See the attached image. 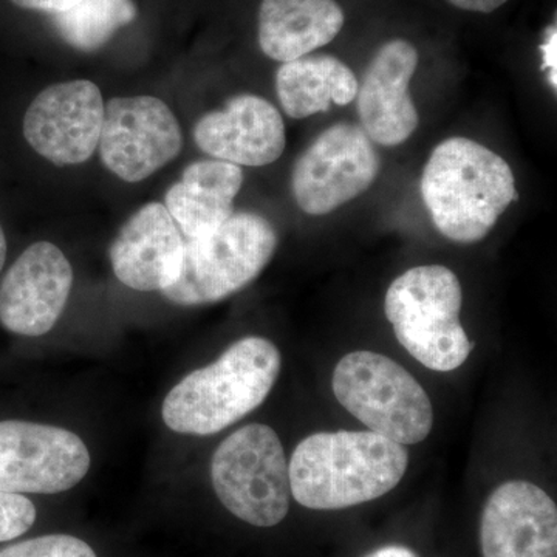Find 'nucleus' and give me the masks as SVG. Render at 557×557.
<instances>
[{"mask_svg": "<svg viewBox=\"0 0 557 557\" xmlns=\"http://www.w3.org/2000/svg\"><path fill=\"white\" fill-rule=\"evenodd\" d=\"M406 446L372 431L318 432L296 446L288 465L292 496L333 511L386 496L405 478Z\"/></svg>", "mask_w": 557, "mask_h": 557, "instance_id": "nucleus-1", "label": "nucleus"}, {"mask_svg": "<svg viewBox=\"0 0 557 557\" xmlns=\"http://www.w3.org/2000/svg\"><path fill=\"white\" fill-rule=\"evenodd\" d=\"M421 196L443 236L475 244L519 194L507 161L480 143L454 137L440 143L428 160Z\"/></svg>", "mask_w": 557, "mask_h": 557, "instance_id": "nucleus-2", "label": "nucleus"}, {"mask_svg": "<svg viewBox=\"0 0 557 557\" xmlns=\"http://www.w3.org/2000/svg\"><path fill=\"white\" fill-rule=\"evenodd\" d=\"M281 366V351L271 341H237L222 357L172 387L161 409L164 424L178 434H218L265 401Z\"/></svg>", "mask_w": 557, "mask_h": 557, "instance_id": "nucleus-3", "label": "nucleus"}, {"mask_svg": "<svg viewBox=\"0 0 557 557\" xmlns=\"http://www.w3.org/2000/svg\"><path fill=\"white\" fill-rule=\"evenodd\" d=\"M463 292L457 274L442 265L408 270L392 282L384 310L403 347L424 368L453 372L474 343L461 327Z\"/></svg>", "mask_w": 557, "mask_h": 557, "instance_id": "nucleus-4", "label": "nucleus"}, {"mask_svg": "<svg viewBox=\"0 0 557 557\" xmlns=\"http://www.w3.org/2000/svg\"><path fill=\"white\" fill-rule=\"evenodd\" d=\"M276 248L269 220L255 212L233 214L218 230L186 240L178 277L161 293L177 306L219 302L251 284Z\"/></svg>", "mask_w": 557, "mask_h": 557, "instance_id": "nucleus-5", "label": "nucleus"}, {"mask_svg": "<svg viewBox=\"0 0 557 557\" xmlns=\"http://www.w3.org/2000/svg\"><path fill=\"white\" fill-rule=\"evenodd\" d=\"M336 399L370 431L403 446L431 434L434 409L426 391L394 359L375 351H351L333 372Z\"/></svg>", "mask_w": 557, "mask_h": 557, "instance_id": "nucleus-6", "label": "nucleus"}, {"mask_svg": "<svg viewBox=\"0 0 557 557\" xmlns=\"http://www.w3.org/2000/svg\"><path fill=\"white\" fill-rule=\"evenodd\" d=\"M211 480L223 507L249 525L274 527L288 515L287 457L267 424H247L223 440L212 456Z\"/></svg>", "mask_w": 557, "mask_h": 557, "instance_id": "nucleus-7", "label": "nucleus"}, {"mask_svg": "<svg viewBox=\"0 0 557 557\" xmlns=\"http://www.w3.org/2000/svg\"><path fill=\"white\" fill-rule=\"evenodd\" d=\"M380 157L362 127L338 123L322 132L293 170L296 203L324 215L357 199L379 177Z\"/></svg>", "mask_w": 557, "mask_h": 557, "instance_id": "nucleus-8", "label": "nucleus"}, {"mask_svg": "<svg viewBox=\"0 0 557 557\" xmlns=\"http://www.w3.org/2000/svg\"><path fill=\"white\" fill-rule=\"evenodd\" d=\"M90 454L67 429L30 421H0V491L58 494L86 478Z\"/></svg>", "mask_w": 557, "mask_h": 557, "instance_id": "nucleus-9", "label": "nucleus"}, {"mask_svg": "<svg viewBox=\"0 0 557 557\" xmlns=\"http://www.w3.org/2000/svg\"><path fill=\"white\" fill-rule=\"evenodd\" d=\"M183 148L177 116L156 97L112 98L104 106L102 164L116 177L138 183L171 163Z\"/></svg>", "mask_w": 557, "mask_h": 557, "instance_id": "nucleus-10", "label": "nucleus"}, {"mask_svg": "<svg viewBox=\"0 0 557 557\" xmlns=\"http://www.w3.org/2000/svg\"><path fill=\"white\" fill-rule=\"evenodd\" d=\"M104 101L91 81L54 84L40 91L24 116V137L44 159L73 166L91 159L100 145Z\"/></svg>", "mask_w": 557, "mask_h": 557, "instance_id": "nucleus-11", "label": "nucleus"}, {"mask_svg": "<svg viewBox=\"0 0 557 557\" xmlns=\"http://www.w3.org/2000/svg\"><path fill=\"white\" fill-rule=\"evenodd\" d=\"M73 269L57 245L25 249L0 282V324L21 336H42L67 306Z\"/></svg>", "mask_w": 557, "mask_h": 557, "instance_id": "nucleus-12", "label": "nucleus"}, {"mask_svg": "<svg viewBox=\"0 0 557 557\" xmlns=\"http://www.w3.org/2000/svg\"><path fill=\"white\" fill-rule=\"evenodd\" d=\"M480 545L483 557H557L555 500L534 483H504L483 508Z\"/></svg>", "mask_w": 557, "mask_h": 557, "instance_id": "nucleus-13", "label": "nucleus"}, {"mask_svg": "<svg viewBox=\"0 0 557 557\" xmlns=\"http://www.w3.org/2000/svg\"><path fill=\"white\" fill-rule=\"evenodd\" d=\"M418 51L405 39L388 40L370 61L359 84L357 102L362 131L381 146L403 145L418 127V112L409 94Z\"/></svg>", "mask_w": 557, "mask_h": 557, "instance_id": "nucleus-14", "label": "nucleus"}, {"mask_svg": "<svg viewBox=\"0 0 557 557\" xmlns=\"http://www.w3.org/2000/svg\"><path fill=\"white\" fill-rule=\"evenodd\" d=\"M194 139L214 159L252 168L274 163L287 145L281 113L258 95H237L225 109L201 116Z\"/></svg>", "mask_w": 557, "mask_h": 557, "instance_id": "nucleus-15", "label": "nucleus"}, {"mask_svg": "<svg viewBox=\"0 0 557 557\" xmlns=\"http://www.w3.org/2000/svg\"><path fill=\"white\" fill-rule=\"evenodd\" d=\"M186 239L166 207L145 205L121 226L109 249L121 284L137 292H163L178 277Z\"/></svg>", "mask_w": 557, "mask_h": 557, "instance_id": "nucleus-16", "label": "nucleus"}, {"mask_svg": "<svg viewBox=\"0 0 557 557\" xmlns=\"http://www.w3.org/2000/svg\"><path fill=\"white\" fill-rule=\"evenodd\" d=\"M244 185L237 164L201 160L189 164L182 180L168 189L164 207L186 240L218 230L234 214L233 201Z\"/></svg>", "mask_w": 557, "mask_h": 557, "instance_id": "nucleus-17", "label": "nucleus"}, {"mask_svg": "<svg viewBox=\"0 0 557 557\" xmlns=\"http://www.w3.org/2000/svg\"><path fill=\"white\" fill-rule=\"evenodd\" d=\"M344 27L335 0H263L259 46L271 60H299L332 42Z\"/></svg>", "mask_w": 557, "mask_h": 557, "instance_id": "nucleus-18", "label": "nucleus"}, {"mask_svg": "<svg viewBox=\"0 0 557 557\" xmlns=\"http://www.w3.org/2000/svg\"><path fill=\"white\" fill-rule=\"evenodd\" d=\"M359 83L338 58L307 54L284 62L276 73V91L282 109L296 120L327 112L330 104L347 106L357 100Z\"/></svg>", "mask_w": 557, "mask_h": 557, "instance_id": "nucleus-19", "label": "nucleus"}, {"mask_svg": "<svg viewBox=\"0 0 557 557\" xmlns=\"http://www.w3.org/2000/svg\"><path fill=\"white\" fill-rule=\"evenodd\" d=\"M135 17L134 0H81L73 9L54 14L53 25L69 46L90 53L106 46Z\"/></svg>", "mask_w": 557, "mask_h": 557, "instance_id": "nucleus-20", "label": "nucleus"}, {"mask_svg": "<svg viewBox=\"0 0 557 557\" xmlns=\"http://www.w3.org/2000/svg\"><path fill=\"white\" fill-rule=\"evenodd\" d=\"M0 557H97L86 542L69 534L28 539L0 549Z\"/></svg>", "mask_w": 557, "mask_h": 557, "instance_id": "nucleus-21", "label": "nucleus"}, {"mask_svg": "<svg viewBox=\"0 0 557 557\" xmlns=\"http://www.w3.org/2000/svg\"><path fill=\"white\" fill-rule=\"evenodd\" d=\"M35 520L36 508L30 498L0 491V542L27 533Z\"/></svg>", "mask_w": 557, "mask_h": 557, "instance_id": "nucleus-22", "label": "nucleus"}, {"mask_svg": "<svg viewBox=\"0 0 557 557\" xmlns=\"http://www.w3.org/2000/svg\"><path fill=\"white\" fill-rule=\"evenodd\" d=\"M14 5L20 7L24 10L42 11V13H49L51 16L54 14L64 13L81 0H11Z\"/></svg>", "mask_w": 557, "mask_h": 557, "instance_id": "nucleus-23", "label": "nucleus"}, {"mask_svg": "<svg viewBox=\"0 0 557 557\" xmlns=\"http://www.w3.org/2000/svg\"><path fill=\"white\" fill-rule=\"evenodd\" d=\"M556 53H557V35L556 27H552L548 30L547 39H545L544 46H542V57H544V65L542 69L547 70L549 84L556 89Z\"/></svg>", "mask_w": 557, "mask_h": 557, "instance_id": "nucleus-24", "label": "nucleus"}, {"mask_svg": "<svg viewBox=\"0 0 557 557\" xmlns=\"http://www.w3.org/2000/svg\"><path fill=\"white\" fill-rule=\"evenodd\" d=\"M457 9L467 11H478V13H493L508 0H449Z\"/></svg>", "mask_w": 557, "mask_h": 557, "instance_id": "nucleus-25", "label": "nucleus"}, {"mask_svg": "<svg viewBox=\"0 0 557 557\" xmlns=\"http://www.w3.org/2000/svg\"><path fill=\"white\" fill-rule=\"evenodd\" d=\"M366 557H418V555L413 549L403 547V545H386Z\"/></svg>", "mask_w": 557, "mask_h": 557, "instance_id": "nucleus-26", "label": "nucleus"}, {"mask_svg": "<svg viewBox=\"0 0 557 557\" xmlns=\"http://www.w3.org/2000/svg\"><path fill=\"white\" fill-rule=\"evenodd\" d=\"M7 259V239L5 233H3L2 225H0V271L3 269V263Z\"/></svg>", "mask_w": 557, "mask_h": 557, "instance_id": "nucleus-27", "label": "nucleus"}]
</instances>
